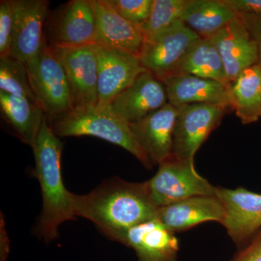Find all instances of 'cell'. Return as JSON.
<instances>
[{
  "instance_id": "d6986e66",
  "label": "cell",
  "mask_w": 261,
  "mask_h": 261,
  "mask_svg": "<svg viewBox=\"0 0 261 261\" xmlns=\"http://www.w3.org/2000/svg\"><path fill=\"white\" fill-rule=\"evenodd\" d=\"M161 82L166 87L168 102L175 107L210 104L231 109L228 87L216 81L192 75L178 74L168 76Z\"/></svg>"
},
{
  "instance_id": "ba28073f",
  "label": "cell",
  "mask_w": 261,
  "mask_h": 261,
  "mask_svg": "<svg viewBox=\"0 0 261 261\" xmlns=\"http://www.w3.org/2000/svg\"><path fill=\"white\" fill-rule=\"evenodd\" d=\"M199 39L197 34L178 20L146 41L140 58L142 66L162 81L173 75L178 64Z\"/></svg>"
},
{
  "instance_id": "4316f807",
  "label": "cell",
  "mask_w": 261,
  "mask_h": 261,
  "mask_svg": "<svg viewBox=\"0 0 261 261\" xmlns=\"http://www.w3.org/2000/svg\"><path fill=\"white\" fill-rule=\"evenodd\" d=\"M14 0L0 2V58L8 57L13 39Z\"/></svg>"
},
{
  "instance_id": "30bf717a",
  "label": "cell",
  "mask_w": 261,
  "mask_h": 261,
  "mask_svg": "<svg viewBox=\"0 0 261 261\" xmlns=\"http://www.w3.org/2000/svg\"><path fill=\"white\" fill-rule=\"evenodd\" d=\"M97 34L92 0H72L53 17L49 29V44L65 47L96 45Z\"/></svg>"
},
{
  "instance_id": "ac0fdd59",
  "label": "cell",
  "mask_w": 261,
  "mask_h": 261,
  "mask_svg": "<svg viewBox=\"0 0 261 261\" xmlns=\"http://www.w3.org/2000/svg\"><path fill=\"white\" fill-rule=\"evenodd\" d=\"M224 216L217 196H195L158 209V219L175 233L208 221L221 224Z\"/></svg>"
},
{
  "instance_id": "9a60e30c",
  "label": "cell",
  "mask_w": 261,
  "mask_h": 261,
  "mask_svg": "<svg viewBox=\"0 0 261 261\" xmlns=\"http://www.w3.org/2000/svg\"><path fill=\"white\" fill-rule=\"evenodd\" d=\"M176 116L177 108L168 102L159 111L129 125L139 145L153 165H159L171 157Z\"/></svg>"
},
{
  "instance_id": "4fadbf2b",
  "label": "cell",
  "mask_w": 261,
  "mask_h": 261,
  "mask_svg": "<svg viewBox=\"0 0 261 261\" xmlns=\"http://www.w3.org/2000/svg\"><path fill=\"white\" fill-rule=\"evenodd\" d=\"M164 84L147 71L110 103L109 108L128 124L143 119L168 104Z\"/></svg>"
},
{
  "instance_id": "484cf974",
  "label": "cell",
  "mask_w": 261,
  "mask_h": 261,
  "mask_svg": "<svg viewBox=\"0 0 261 261\" xmlns=\"http://www.w3.org/2000/svg\"><path fill=\"white\" fill-rule=\"evenodd\" d=\"M127 21L140 27L148 19L154 0H105Z\"/></svg>"
},
{
  "instance_id": "44dd1931",
  "label": "cell",
  "mask_w": 261,
  "mask_h": 261,
  "mask_svg": "<svg viewBox=\"0 0 261 261\" xmlns=\"http://www.w3.org/2000/svg\"><path fill=\"white\" fill-rule=\"evenodd\" d=\"M228 100L232 111L243 125L251 124L261 118V65L243 70L228 87Z\"/></svg>"
},
{
  "instance_id": "7c38bea8",
  "label": "cell",
  "mask_w": 261,
  "mask_h": 261,
  "mask_svg": "<svg viewBox=\"0 0 261 261\" xmlns=\"http://www.w3.org/2000/svg\"><path fill=\"white\" fill-rule=\"evenodd\" d=\"M98 64V103L96 109L109 106L139 75L147 72L139 57L95 45Z\"/></svg>"
},
{
  "instance_id": "e0dca14e",
  "label": "cell",
  "mask_w": 261,
  "mask_h": 261,
  "mask_svg": "<svg viewBox=\"0 0 261 261\" xmlns=\"http://www.w3.org/2000/svg\"><path fill=\"white\" fill-rule=\"evenodd\" d=\"M92 3L97 17L96 45L139 57L145 44L140 27L122 18L105 0Z\"/></svg>"
},
{
  "instance_id": "2e32d148",
  "label": "cell",
  "mask_w": 261,
  "mask_h": 261,
  "mask_svg": "<svg viewBox=\"0 0 261 261\" xmlns=\"http://www.w3.org/2000/svg\"><path fill=\"white\" fill-rule=\"evenodd\" d=\"M211 39L222 60L230 84L243 70L258 63L256 44L240 18Z\"/></svg>"
},
{
  "instance_id": "7a4b0ae2",
  "label": "cell",
  "mask_w": 261,
  "mask_h": 261,
  "mask_svg": "<svg viewBox=\"0 0 261 261\" xmlns=\"http://www.w3.org/2000/svg\"><path fill=\"white\" fill-rule=\"evenodd\" d=\"M32 149L42 195V209L35 232L44 241L51 242L58 238L60 226L75 216L73 194L65 188L62 176L63 143L53 132L47 116Z\"/></svg>"
},
{
  "instance_id": "5bb4252c",
  "label": "cell",
  "mask_w": 261,
  "mask_h": 261,
  "mask_svg": "<svg viewBox=\"0 0 261 261\" xmlns=\"http://www.w3.org/2000/svg\"><path fill=\"white\" fill-rule=\"evenodd\" d=\"M118 243L132 248L138 261H178L179 241L159 219L130 228Z\"/></svg>"
},
{
  "instance_id": "f1b7e54d",
  "label": "cell",
  "mask_w": 261,
  "mask_h": 261,
  "mask_svg": "<svg viewBox=\"0 0 261 261\" xmlns=\"http://www.w3.org/2000/svg\"><path fill=\"white\" fill-rule=\"evenodd\" d=\"M240 18L256 44L261 65V15L240 14Z\"/></svg>"
},
{
  "instance_id": "7402d4cb",
  "label": "cell",
  "mask_w": 261,
  "mask_h": 261,
  "mask_svg": "<svg viewBox=\"0 0 261 261\" xmlns=\"http://www.w3.org/2000/svg\"><path fill=\"white\" fill-rule=\"evenodd\" d=\"M0 106L20 140L32 148L46 117L40 106L23 96L4 92H0Z\"/></svg>"
},
{
  "instance_id": "277c9868",
  "label": "cell",
  "mask_w": 261,
  "mask_h": 261,
  "mask_svg": "<svg viewBox=\"0 0 261 261\" xmlns=\"http://www.w3.org/2000/svg\"><path fill=\"white\" fill-rule=\"evenodd\" d=\"M36 100L49 122L74 111L68 79L50 46L25 63Z\"/></svg>"
},
{
  "instance_id": "4dcf8cb0",
  "label": "cell",
  "mask_w": 261,
  "mask_h": 261,
  "mask_svg": "<svg viewBox=\"0 0 261 261\" xmlns=\"http://www.w3.org/2000/svg\"><path fill=\"white\" fill-rule=\"evenodd\" d=\"M1 225H0V261H6L10 252V241L8 233L5 228L4 219L1 214Z\"/></svg>"
},
{
  "instance_id": "f546056e",
  "label": "cell",
  "mask_w": 261,
  "mask_h": 261,
  "mask_svg": "<svg viewBox=\"0 0 261 261\" xmlns=\"http://www.w3.org/2000/svg\"><path fill=\"white\" fill-rule=\"evenodd\" d=\"M239 14L261 15V0H224Z\"/></svg>"
},
{
  "instance_id": "603a6c76",
  "label": "cell",
  "mask_w": 261,
  "mask_h": 261,
  "mask_svg": "<svg viewBox=\"0 0 261 261\" xmlns=\"http://www.w3.org/2000/svg\"><path fill=\"white\" fill-rule=\"evenodd\" d=\"M178 74L215 80L227 87L230 85L222 60L211 38H200L194 44L173 75Z\"/></svg>"
},
{
  "instance_id": "cb8c5ba5",
  "label": "cell",
  "mask_w": 261,
  "mask_h": 261,
  "mask_svg": "<svg viewBox=\"0 0 261 261\" xmlns=\"http://www.w3.org/2000/svg\"><path fill=\"white\" fill-rule=\"evenodd\" d=\"M187 0H154L148 19L140 27L145 42L181 20Z\"/></svg>"
},
{
  "instance_id": "ffe728a7",
  "label": "cell",
  "mask_w": 261,
  "mask_h": 261,
  "mask_svg": "<svg viewBox=\"0 0 261 261\" xmlns=\"http://www.w3.org/2000/svg\"><path fill=\"white\" fill-rule=\"evenodd\" d=\"M239 18L224 0H187L181 20L201 39H209Z\"/></svg>"
},
{
  "instance_id": "8fae6325",
  "label": "cell",
  "mask_w": 261,
  "mask_h": 261,
  "mask_svg": "<svg viewBox=\"0 0 261 261\" xmlns=\"http://www.w3.org/2000/svg\"><path fill=\"white\" fill-rule=\"evenodd\" d=\"M49 5L47 0H14L10 58L27 63L47 44L44 25L49 13Z\"/></svg>"
},
{
  "instance_id": "6da1fadb",
  "label": "cell",
  "mask_w": 261,
  "mask_h": 261,
  "mask_svg": "<svg viewBox=\"0 0 261 261\" xmlns=\"http://www.w3.org/2000/svg\"><path fill=\"white\" fill-rule=\"evenodd\" d=\"M73 200L75 217L92 221L116 242L130 228L158 219L159 208L151 200L145 181L108 178L89 193L73 194Z\"/></svg>"
},
{
  "instance_id": "3957f363",
  "label": "cell",
  "mask_w": 261,
  "mask_h": 261,
  "mask_svg": "<svg viewBox=\"0 0 261 261\" xmlns=\"http://www.w3.org/2000/svg\"><path fill=\"white\" fill-rule=\"evenodd\" d=\"M58 137L90 136L120 146L140 161L145 167L153 166L139 145L126 122L116 116L109 106L102 110L73 111L49 122Z\"/></svg>"
},
{
  "instance_id": "d4e9b609",
  "label": "cell",
  "mask_w": 261,
  "mask_h": 261,
  "mask_svg": "<svg viewBox=\"0 0 261 261\" xmlns=\"http://www.w3.org/2000/svg\"><path fill=\"white\" fill-rule=\"evenodd\" d=\"M0 92L23 96L37 102L25 63L9 56L0 58Z\"/></svg>"
},
{
  "instance_id": "9c48e42d",
  "label": "cell",
  "mask_w": 261,
  "mask_h": 261,
  "mask_svg": "<svg viewBox=\"0 0 261 261\" xmlns=\"http://www.w3.org/2000/svg\"><path fill=\"white\" fill-rule=\"evenodd\" d=\"M216 196L224 207L221 224L238 250L243 248L261 230V194L242 187H217Z\"/></svg>"
},
{
  "instance_id": "8992f818",
  "label": "cell",
  "mask_w": 261,
  "mask_h": 261,
  "mask_svg": "<svg viewBox=\"0 0 261 261\" xmlns=\"http://www.w3.org/2000/svg\"><path fill=\"white\" fill-rule=\"evenodd\" d=\"M229 110L210 104L186 105L177 107L171 158L195 163L197 150L219 126Z\"/></svg>"
},
{
  "instance_id": "52a82bcc",
  "label": "cell",
  "mask_w": 261,
  "mask_h": 261,
  "mask_svg": "<svg viewBox=\"0 0 261 261\" xmlns=\"http://www.w3.org/2000/svg\"><path fill=\"white\" fill-rule=\"evenodd\" d=\"M49 45L65 70L74 111L95 109L98 103V64L95 45L78 47Z\"/></svg>"
},
{
  "instance_id": "83f0119b",
  "label": "cell",
  "mask_w": 261,
  "mask_h": 261,
  "mask_svg": "<svg viewBox=\"0 0 261 261\" xmlns=\"http://www.w3.org/2000/svg\"><path fill=\"white\" fill-rule=\"evenodd\" d=\"M228 261H261V230Z\"/></svg>"
},
{
  "instance_id": "5b68a950",
  "label": "cell",
  "mask_w": 261,
  "mask_h": 261,
  "mask_svg": "<svg viewBox=\"0 0 261 261\" xmlns=\"http://www.w3.org/2000/svg\"><path fill=\"white\" fill-rule=\"evenodd\" d=\"M145 183L157 208L195 196H216L217 192V187L197 172L195 163L173 158L160 163L157 173Z\"/></svg>"
}]
</instances>
